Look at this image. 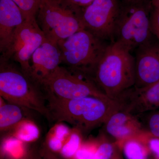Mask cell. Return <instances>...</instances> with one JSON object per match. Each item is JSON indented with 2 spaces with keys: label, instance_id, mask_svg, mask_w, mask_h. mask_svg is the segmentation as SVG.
Returning a JSON list of instances; mask_svg holds the SVG:
<instances>
[{
  "label": "cell",
  "instance_id": "cell-1",
  "mask_svg": "<svg viewBox=\"0 0 159 159\" xmlns=\"http://www.w3.org/2000/svg\"><path fill=\"white\" fill-rule=\"evenodd\" d=\"M51 121L66 122L80 133H87L104 124L114 112L119 110L115 100L87 97L64 99L44 93Z\"/></svg>",
  "mask_w": 159,
  "mask_h": 159
},
{
  "label": "cell",
  "instance_id": "cell-2",
  "mask_svg": "<svg viewBox=\"0 0 159 159\" xmlns=\"http://www.w3.org/2000/svg\"><path fill=\"white\" fill-rule=\"evenodd\" d=\"M92 77L102 93L115 100L123 91L134 85V56L119 43H110Z\"/></svg>",
  "mask_w": 159,
  "mask_h": 159
},
{
  "label": "cell",
  "instance_id": "cell-3",
  "mask_svg": "<svg viewBox=\"0 0 159 159\" xmlns=\"http://www.w3.org/2000/svg\"><path fill=\"white\" fill-rule=\"evenodd\" d=\"M152 7L151 0L120 1L114 42L119 43L132 53L152 41L154 34L151 15Z\"/></svg>",
  "mask_w": 159,
  "mask_h": 159
},
{
  "label": "cell",
  "instance_id": "cell-4",
  "mask_svg": "<svg viewBox=\"0 0 159 159\" xmlns=\"http://www.w3.org/2000/svg\"><path fill=\"white\" fill-rule=\"evenodd\" d=\"M9 61H0V97L7 102L35 111L51 121L41 87Z\"/></svg>",
  "mask_w": 159,
  "mask_h": 159
},
{
  "label": "cell",
  "instance_id": "cell-5",
  "mask_svg": "<svg viewBox=\"0 0 159 159\" xmlns=\"http://www.w3.org/2000/svg\"><path fill=\"white\" fill-rule=\"evenodd\" d=\"M110 43L83 29L60 41L57 45L61 62L68 66L69 68L92 77Z\"/></svg>",
  "mask_w": 159,
  "mask_h": 159
},
{
  "label": "cell",
  "instance_id": "cell-6",
  "mask_svg": "<svg viewBox=\"0 0 159 159\" xmlns=\"http://www.w3.org/2000/svg\"><path fill=\"white\" fill-rule=\"evenodd\" d=\"M36 16L46 39L57 43L84 29L80 11L65 6L59 0H42Z\"/></svg>",
  "mask_w": 159,
  "mask_h": 159
},
{
  "label": "cell",
  "instance_id": "cell-7",
  "mask_svg": "<svg viewBox=\"0 0 159 159\" xmlns=\"http://www.w3.org/2000/svg\"><path fill=\"white\" fill-rule=\"evenodd\" d=\"M44 93L64 99L94 97L109 99L92 77L84 73L59 66L41 86Z\"/></svg>",
  "mask_w": 159,
  "mask_h": 159
},
{
  "label": "cell",
  "instance_id": "cell-8",
  "mask_svg": "<svg viewBox=\"0 0 159 159\" xmlns=\"http://www.w3.org/2000/svg\"><path fill=\"white\" fill-rule=\"evenodd\" d=\"M46 40L36 19L26 20L15 33L9 47L2 53L1 60H14L20 64L23 73L29 78L32 55Z\"/></svg>",
  "mask_w": 159,
  "mask_h": 159
},
{
  "label": "cell",
  "instance_id": "cell-9",
  "mask_svg": "<svg viewBox=\"0 0 159 159\" xmlns=\"http://www.w3.org/2000/svg\"><path fill=\"white\" fill-rule=\"evenodd\" d=\"M120 0H94L80 10L84 29L109 43L113 42Z\"/></svg>",
  "mask_w": 159,
  "mask_h": 159
},
{
  "label": "cell",
  "instance_id": "cell-10",
  "mask_svg": "<svg viewBox=\"0 0 159 159\" xmlns=\"http://www.w3.org/2000/svg\"><path fill=\"white\" fill-rule=\"evenodd\" d=\"M119 111L137 116L159 110V81L142 88L134 86L123 91L115 99Z\"/></svg>",
  "mask_w": 159,
  "mask_h": 159
},
{
  "label": "cell",
  "instance_id": "cell-11",
  "mask_svg": "<svg viewBox=\"0 0 159 159\" xmlns=\"http://www.w3.org/2000/svg\"><path fill=\"white\" fill-rule=\"evenodd\" d=\"M135 53L134 86L146 87L159 81V43L153 41L143 45Z\"/></svg>",
  "mask_w": 159,
  "mask_h": 159
},
{
  "label": "cell",
  "instance_id": "cell-12",
  "mask_svg": "<svg viewBox=\"0 0 159 159\" xmlns=\"http://www.w3.org/2000/svg\"><path fill=\"white\" fill-rule=\"evenodd\" d=\"M61 63V54L57 43L46 39L32 55L29 78L41 87Z\"/></svg>",
  "mask_w": 159,
  "mask_h": 159
},
{
  "label": "cell",
  "instance_id": "cell-13",
  "mask_svg": "<svg viewBox=\"0 0 159 159\" xmlns=\"http://www.w3.org/2000/svg\"><path fill=\"white\" fill-rule=\"evenodd\" d=\"M103 125L106 133L116 143L140 136L145 132L137 116L121 111L112 114Z\"/></svg>",
  "mask_w": 159,
  "mask_h": 159
},
{
  "label": "cell",
  "instance_id": "cell-14",
  "mask_svg": "<svg viewBox=\"0 0 159 159\" xmlns=\"http://www.w3.org/2000/svg\"><path fill=\"white\" fill-rule=\"evenodd\" d=\"M26 19L12 0H0V51L8 48L17 29Z\"/></svg>",
  "mask_w": 159,
  "mask_h": 159
},
{
  "label": "cell",
  "instance_id": "cell-15",
  "mask_svg": "<svg viewBox=\"0 0 159 159\" xmlns=\"http://www.w3.org/2000/svg\"><path fill=\"white\" fill-rule=\"evenodd\" d=\"M26 110L28 109L14 103L1 102L0 106L1 134L13 130L21 123L28 120L26 118Z\"/></svg>",
  "mask_w": 159,
  "mask_h": 159
},
{
  "label": "cell",
  "instance_id": "cell-16",
  "mask_svg": "<svg viewBox=\"0 0 159 159\" xmlns=\"http://www.w3.org/2000/svg\"><path fill=\"white\" fill-rule=\"evenodd\" d=\"M116 143L127 159H147L150 153L147 146L138 137Z\"/></svg>",
  "mask_w": 159,
  "mask_h": 159
},
{
  "label": "cell",
  "instance_id": "cell-17",
  "mask_svg": "<svg viewBox=\"0 0 159 159\" xmlns=\"http://www.w3.org/2000/svg\"><path fill=\"white\" fill-rule=\"evenodd\" d=\"M71 131L68 139L66 140L62 149L60 152L61 157L63 159H73L82 145L81 133L74 129Z\"/></svg>",
  "mask_w": 159,
  "mask_h": 159
},
{
  "label": "cell",
  "instance_id": "cell-18",
  "mask_svg": "<svg viewBox=\"0 0 159 159\" xmlns=\"http://www.w3.org/2000/svg\"><path fill=\"white\" fill-rule=\"evenodd\" d=\"M13 130L15 138L23 142H33L39 136V130L37 126L29 119L21 123Z\"/></svg>",
  "mask_w": 159,
  "mask_h": 159
},
{
  "label": "cell",
  "instance_id": "cell-19",
  "mask_svg": "<svg viewBox=\"0 0 159 159\" xmlns=\"http://www.w3.org/2000/svg\"><path fill=\"white\" fill-rule=\"evenodd\" d=\"M144 131L159 138V110L148 112L136 116Z\"/></svg>",
  "mask_w": 159,
  "mask_h": 159
},
{
  "label": "cell",
  "instance_id": "cell-20",
  "mask_svg": "<svg viewBox=\"0 0 159 159\" xmlns=\"http://www.w3.org/2000/svg\"><path fill=\"white\" fill-rule=\"evenodd\" d=\"M22 12L26 20L36 19L42 0H12Z\"/></svg>",
  "mask_w": 159,
  "mask_h": 159
},
{
  "label": "cell",
  "instance_id": "cell-21",
  "mask_svg": "<svg viewBox=\"0 0 159 159\" xmlns=\"http://www.w3.org/2000/svg\"><path fill=\"white\" fill-rule=\"evenodd\" d=\"M101 134L98 140L94 159H111L115 150L116 143L110 142L104 134Z\"/></svg>",
  "mask_w": 159,
  "mask_h": 159
},
{
  "label": "cell",
  "instance_id": "cell-22",
  "mask_svg": "<svg viewBox=\"0 0 159 159\" xmlns=\"http://www.w3.org/2000/svg\"><path fill=\"white\" fill-rule=\"evenodd\" d=\"M98 140L82 144L73 159H94Z\"/></svg>",
  "mask_w": 159,
  "mask_h": 159
},
{
  "label": "cell",
  "instance_id": "cell-23",
  "mask_svg": "<svg viewBox=\"0 0 159 159\" xmlns=\"http://www.w3.org/2000/svg\"><path fill=\"white\" fill-rule=\"evenodd\" d=\"M148 147L155 159H159V138H156L145 131L139 137Z\"/></svg>",
  "mask_w": 159,
  "mask_h": 159
},
{
  "label": "cell",
  "instance_id": "cell-24",
  "mask_svg": "<svg viewBox=\"0 0 159 159\" xmlns=\"http://www.w3.org/2000/svg\"><path fill=\"white\" fill-rule=\"evenodd\" d=\"M151 25L152 33L156 36L159 43V7H152L151 15Z\"/></svg>",
  "mask_w": 159,
  "mask_h": 159
},
{
  "label": "cell",
  "instance_id": "cell-25",
  "mask_svg": "<svg viewBox=\"0 0 159 159\" xmlns=\"http://www.w3.org/2000/svg\"><path fill=\"white\" fill-rule=\"evenodd\" d=\"M94 0H59L60 2L68 7L80 11L81 9L90 4Z\"/></svg>",
  "mask_w": 159,
  "mask_h": 159
},
{
  "label": "cell",
  "instance_id": "cell-26",
  "mask_svg": "<svg viewBox=\"0 0 159 159\" xmlns=\"http://www.w3.org/2000/svg\"><path fill=\"white\" fill-rule=\"evenodd\" d=\"M37 159H63L46 146L44 143L39 148Z\"/></svg>",
  "mask_w": 159,
  "mask_h": 159
},
{
  "label": "cell",
  "instance_id": "cell-27",
  "mask_svg": "<svg viewBox=\"0 0 159 159\" xmlns=\"http://www.w3.org/2000/svg\"><path fill=\"white\" fill-rule=\"evenodd\" d=\"M39 148H31L16 159H37Z\"/></svg>",
  "mask_w": 159,
  "mask_h": 159
},
{
  "label": "cell",
  "instance_id": "cell-28",
  "mask_svg": "<svg viewBox=\"0 0 159 159\" xmlns=\"http://www.w3.org/2000/svg\"><path fill=\"white\" fill-rule=\"evenodd\" d=\"M116 143V142H115ZM122 151L116 143V147L114 150L111 159H123L122 154Z\"/></svg>",
  "mask_w": 159,
  "mask_h": 159
},
{
  "label": "cell",
  "instance_id": "cell-29",
  "mask_svg": "<svg viewBox=\"0 0 159 159\" xmlns=\"http://www.w3.org/2000/svg\"><path fill=\"white\" fill-rule=\"evenodd\" d=\"M152 6L154 7H159V0H151Z\"/></svg>",
  "mask_w": 159,
  "mask_h": 159
},
{
  "label": "cell",
  "instance_id": "cell-30",
  "mask_svg": "<svg viewBox=\"0 0 159 159\" xmlns=\"http://www.w3.org/2000/svg\"><path fill=\"white\" fill-rule=\"evenodd\" d=\"M0 159H5V153H4V151L3 150L1 149V155H0Z\"/></svg>",
  "mask_w": 159,
  "mask_h": 159
},
{
  "label": "cell",
  "instance_id": "cell-31",
  "mask_svg": "<svg viewBox=\"0 0 159 159\" xmlns=\"http://www.w3.org/2000/svg\"><path fill=\"white\" fill-rule=\"evenodd\" d=\"M120 1H128V0H120Z\"/></svg>",
  "mask_w": 159,
  "mask_h": 159
}]
</instances>
